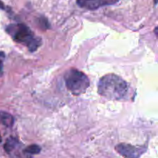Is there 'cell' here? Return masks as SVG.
<instances>
[{
	"mask_svg": "<svg viewBox=\"0 0 158 158\" xmlns=\"http://www.w3.org/2000/svg\"><path fill=\"white\" fill-rule=\"evenodd\" d=\"M98 94L109 100H122L127 97L129 85L119 76L109 73L100 79L97 86Z\"/></svg>",
	"mask_w": 158,
	"mask_h": 158,
	"instance_id": "obj_1",
	"label": "cell"
},
{
	"mask_svg": "<svg viewBox=\"0 0 158 158\" xmlns=\"http://www.w3.org/2000/svg\"><path fill=\"white\" fill-rule=\"evenodd\" d=\"M6 31L14 41L26 46L30 52L35 51L41 45V40L35 36L32 30L23 23L9 25Z\"/></svg>",
	"mask_w": 158,
	"mask_h": 158,
	"instance_id": "obj_2",
	"label": "cell"
},
{
	"mask_svg": "<svg viewBox=\"0 0 158 158\" xmlns=\"http://www.w3.org/2000/svg\"><path fill=\"white\" fill-rule=\"evenodd\" d=\"M64 80L67 89L74 96L84 94L89 86V80L87 76L73 68L65 73Z\"/></svg>",
	"mask_w": 158,
	"mask_h": 158,
	"instance_id": "obj_3",
	"label": "cell"
},
{
	"mask_svg": "<svg viewBox=\"0 0 158 158\" xmlns=\"http://www.w3.org/2000/svg\"><path fill=\"white\" fill-rule=\"evenodd\" d=\"M115 150L119 154L124 158H140L146 152L145 146L137 147L128 143H119L115 147Z\"/></svg>",
	"mask_w": 158,
	"mask_h": 158,
	"instance_id": "obj_4",
	"label": "cell"
},
{
	"mask_svg": "<svg viewBox=\"0 0 158 158\" xmlns=\"http://www.w3.org/2000/svg\"><path fill=\"white\" fill-rule=\"evenodd\" d=\"M120 0H77V4L80 8L87 10H96L106 6L117 3Z\"/></svg>",
	"mask_w": 158,
	"mask_h": 158,
	"instance_id": "obj_5",
	"label": "cell"
},
{
	"mask_svg": "<svg viewBox=\"0 0 158 158\" xmlns=\"http://www.w3.org/2000/svg\"><path fill=\"white\" fill-rule=\"evenodd\" d=\"M19 144V142L16 138L10 137L6 140V143L4 144V150L6 153L10 154Z\"/></svg>",
	"mask_w": 158,
	"mask_h": 158,
	"instance_id": "obj_6",
	"label": "cell"
},
{
	"mask_svg": "<svg viewBox=\"0 0 158 158\" xmlns=\"http://www.w3.org/2000/svg\"><path fill=\"white\" fill-rule=\"evenodd\" d=\"M0 122L6 127H10L14 123V118L12 115L6 112H0Z\"/></svg>",
	"mask_w": 158,
	"mask_h": 158,
	"instance_id": "obj_7",
	"label": "cell"
},
{
	"mask_svg": "<svg viewBox=\"0 0 158 158\" xmlns=\"http://www.w3.org/2000/svg\"><path fill=\"white\" fill-rule=\"evenodd\" d=\"M24 151L26 154H29V155H32V154H38L41 151V148L38 145L32 144L25 148Z\"/></svg>",
	"mask_w": 158,
	"mask_h": 158,
	"instance_id": "obj_8",
	"label": "cell"
},
{
	"mask_svg": "<svg viewBox=\"0 0 158 158\" xmlns=\"http://www.w3.org/2000/svg\"><path fill=\"white\" fill-rule=\"evenodd\" d=\"M39 23H40V26L43 29H48L49 28V23H48V20L46 19L44 17H42V18H40V21H39Z\"/></svg>",
	"mask_w": 158,
	"mask_h": 158,
	"instance_id": "obj_9",
	"label": "cell"
},
{
	"mask_svg": "<svg viewBox=\"0 0 158 158\" xmlns=\"http://www.w3.org/2000/svg\"><path fill=\"white\" fill-rule=\"evenodd\" d=\"M2 69H3V63L2 60H0V76L2 74Z\"/></svg>",
	"mask_w": 158,
	"mask_h": 158,
	"instance_id": "obj_10",
	"label": "cell"
},
{
	"mask_svg": "<svg viewBox=\"0 0 158 158\" xmlns=\"http://www.w3.org/2000/svg\"><path fill=\"white\" fill-rule=\"evenodd\" d=\"M0 9H5V5L2 1H0Z\"/></svg>",
	"mask_w": 158,
	"mask_h": 158,
	"instance_id": "obj_11",
	"label": "cell"
},
{
	"mask_svg": "<svg viewBox=\"0 0 158 158\" xmlns=\"http://www.w3.org/2000/svg\"><path fill=\"white\" fill-rule=\"evenodd\" d=\"M157 0H154V4L157 5Z\"/></svg>",
	"mask_w": 158,
	"mask_h": 158,
	"instance_id": "obj_12",
	"label": "cell"
},
{
	"mask_svg": "<svg viewBox=\"0 0 158 158\" xmlns=\"http://www.w3.org/2000/svg\"><path fill=\"white\" fill-rule=\"evenodd\" d=\"M2 142V137H1V135H0V143H1Z\"/></svg>",
	"mask_w": 158,
	"mask_h": 158,
	"instance_id": "obj_13",
	"label": "cell"
}]
</instances>
